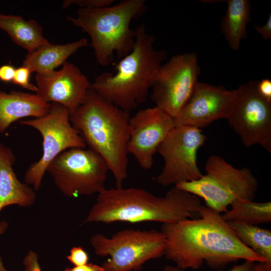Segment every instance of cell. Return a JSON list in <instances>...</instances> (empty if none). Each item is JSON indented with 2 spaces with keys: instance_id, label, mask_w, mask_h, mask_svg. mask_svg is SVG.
<instances>
[{
  "instance_id": "6da1fadb",
  "label": "cell",
  "mask_w": 271,
  "mask_h": 271,
  "mask_svg": "<svg viewBox=\"0 0 271 271\" xmlns=\"http://www.w3.org/2000/svg\"><path fill=\"white\" fill-rule=\"evenodd\" d=\"M198 216L161 225L166 240L164 255L182 271L198 269L205 262L220 269L240 259L266 261L240 241L220 213L201 205Z\"/></svg>"
},
{
  "instance_id": "7a4b0ae2",
  "label": "cell",
  "mask_w": 271,
  "mask_h": 271,
  "mask_svg": "<svg viewBox=\"0 0 271 271\" xmlns=\"http://www.w3.org/2000/svg\"><path fill=\"white\" fill-rule=\"evenodd\" d=\"M201 206L198 197L175 186L163 197L139 188H105L98 194L85 222L173 223L199 215Z\"/></svg>"
},
{
  "instance_id": "3957f363",
  "label": "cell",
  "mask_w": 271,
  "mask_h": 271,
  "mask_svg": "<svg viewBox=\"0 0 271 271\" xmlns=\"http://www.w3.org/2000/svg\"><path fill=\"white\" fill-rule=\"evenodd\" d=\"M129 112L105 100L91 87L84 101L70 115L72 126L88 148L106 163L116 187L127 177Z\"/></svg>"
},
{
  "instance_id": "277c9868",
  "label": "cell",
  "mask_w": 271,
  "mask_h": 271,
  "mask_svg": "<svg viewBox=\"0 0 271 271\" xmlns=\"http://www.w3.org/2000/svg\"><path fill=\"white\" fill-rule=\"evenodd\" d=\"M134 31L133 48L115 64L116 72L101 73L91 83L102 97L128 112L146 100L154 77L167 57L166 51L155 49L156 38L144 24Z\"/></svg>"
},
{
  "instance_id": "5b68a950",
  "label": "cell",
  "mask_w": 271,
  "mask_h": 271,
  "mask_svg": "<svg viewBox=\"0 0 271 271\" xmlns=\"http://www.w3.org/2000/svg\"><path fill=\"white\" fill-rule=\"evenodd\" d=\"M145 0H122L116 5L97 8H80L75 17L67 20L90 38L97 63L110 64L116 54L120 60L131 51L135 31L130 23L146 11Z\"/></svg>"
},
{
  "instance_id": "8992f818",
  "label": "cell",
  "mask_w": 271,
  "mask_h": 271,
  "mask_svg": "<svg viewBox=\"0 0 271 271\" xmlns=\"http://www.w3.org/2000/svg\"><path fill=\"white\" fill-rule=\"evenodd\" d=\"M205 170L206 174L199 179L175 187L202 198L206 206L220 213L226 212L236 200L254 199L258 183L248 168H235L222 158L212 155L206 162Z\"/></svg>"
},
{
  "instance_id": "52a82bcc",
  "label": "cell",
  "mask_w": 271,
  "mask_h": 271,
  "mask_svg": "<svg viewBox=\"0 0 271 271\" xmlns=\"http://www.w3.org/2000/svg\"><path fill=\"white\" fill-rule=\"evenodd\" d=\"M96 254L109 256L102 264L104 271H136L147 261L164 255L166 240L161 231L125 229L111 237L102 234L91 237Z\"/></svg>"
},
{
  "instance_id": "ba28073f",
  "label": "cell",
  "mask_w": 271,
  "mask_h": 271,
  "mask_svg": "<svg viewBox=\"0 0 271 271\" xmlns=\"http://www.w3.org/2000/svg\"><path fill=\"white\" fill-rule=\"evenodd\" d=\"M108 166L97 153L86 148L68 149L56 157L46 172L66 196L98 194L105 188Z\"/></svg>"
},
{
  "instance_id": "9c48e42d",
  "label": "cell",
  "mask_w": 271,
  "mask_h": 271,
  "mask_svg": "<svg viewBox=\"0 0 271 271\" xmlns=\"http://www.w3.org/2000/svg\"><path fill=\"white\" fill-rule=\"evenodd\" d=\"M67 108L51 103L49 112L41 117L22 119L19 124L32 127L43 138V153L41 158L32 163L25 173L24 180L35 190L39 189L49 164L64 151L74 148H86L82 138L70 121Z\"/></svg>"
},
{
  "instance_id": "30bf717a",
  "label": "cell",
  "mask_w": 271,
  "mask_h": 271,
  "mask_svg": "<svg viewBox=\"0 0 271 271\" xmlns=\"http://www.w3.org/2000/svg\"><path fill=\"white\" fill-rule=\"evenodd\" d=\"M194 53L175 55L162 64L151 88V98L155 106L176 117L191 98L200 69Z\"/></svg>"
},
{
  "instance_id": "8fae6325",
  "label": "cell",
  "mask_w": 271,
  "mask_h": 271,
  "mask_svg": "<svg viewBox=\"0 0 271 271\" xmlns=\"http://www.w3.org/2000/svg\"><path fill=\"white\" fill-rule=\"evenodd\" d=\"M206 139L200 128L175 126L158 149L164 163L156 182L164 186H175L200 178L203 174L197 166V153Z\"/></svg>"
},
{
  "instance_id": "7c38bea8",
  "label": "cell",
  "mask_w": 271,
  "mask_h": 271,
  "mask_svg": "<svg viewBox=\"0 0 271 271\" xmlns=\"http://www.w3.org/2000/svg\"><path fill=\"white\" fill-rule=\"evenodd\" d=\"M249 81L237 88V95L227 118L229 125L246 147L258 145L271 153V101Z\"/></svg>"
},
{
  "instance_id": "4fadbf2b",
  "label": "cell",
  "mask_w": 271,
  "mask_h": 271,
  "mask_svg": "<svg viewBox=\"0 0 271 271\" xmlns=\"http://www.w3.org/2000/svg\"><path fill=\"white\" fill-rule=\"evenodd\" d=\"M174 127L173 118L156 106L139 110L129 119L128 154L142 169H150L154 155Z\"/></svg>"
},
{
  "instance_id": "5bb4252c",
  "label": "cell",
  "mask_w": 271,
  "mask_h": 271,
  "mask_svg": "<svg viewBox=\"0 0 271 271\" xmlns=\"http://www.w3.org/2000/svg\"><path fill=\"white\" fill-rule=\"evenodd\" d=\"M237 95V89L198 82L188 102L174 119L175 126L201 129L220 118L227 119Z\"/></svg>"
},
{
  "instance_id": "9a60e30c",
  "label": "cell",
  "mask_w": 271,
  "mask_h": 271,
  "mask_svg": "<svg viewBox=\"0 0 271 271\" xmlns=\"http://www.w3.org/2000/svg\"><path fill=\"white\" fill-rule=\"evenodd\" d=\"M38 94L45 101L57 103L71 114L85 100L91 83L80 69L66 61L59 70L50 75L36 74Z\"/></svg>"
},
{
  "instance_id": "2e32d148",
  "label": "cell",
  "mask_w": 271,
  "mask_h": 271,
  "mask_svg": "<svg viewBox=\"0 0 271 271\" xmlns=\"http://www.w3.org/2000/svg\"><path fill=\"white\" fill-rule=\"evenodd\" d=\"M51 103L38 94L15 90L8 93L0 91V133L14 122L26 117H41L47 114Z\"/></svg>"
},
{
  "instance_id": "e0dca14e",
  "label": "cell",
  "mask_w": 271,
  "mask_h": 271,
  "mask_svg": "<svg viewBox=\"0 0 271 271\" xmlns=\"http://www.w3.org/2000/svg\"><path fill=\"white\" fill-rule=\"evenodd\" d=\"M16 160L13 150L0 142V213L7 206L28 207L36 201L35 190L16 176L13 167Z\"/></svg>"
},
{
  "instance_id": "ac0fdd59",
  "label": "cell",
  "mask_w": 271,
  "mask_h": 271,
  "mask_svg": "<svg viewBox=\"0 0 271 271\" xmlns=\"http://www.w3.org/2000/svg\"><path fill=\"white\" fill-rule=\"evenodd\" d=\"M87 45L85 38L62 45L50 43L28 53L22 65L28 68L32 73L49 75L55 68L66 62L71 55Z\"/></svg>"
},
{
  "instance_id": "d6986e66",
  "label": "cell",
  "mask_w": 271,
  "mask_h": 271,
  "mask_svg": "<svg viewBox=\"0 0 271 271\" xmlns=\"http://www.w3.org/2000/svg\"><path fill=\"white\" fill-rule=\"evenodd\" d=\"M0 28L28 53L50 43L44 37L41 26L33 19L26 20L20 16L0 13Z\"/></svg>"
},
{
  "instance_id": "ffe728a7",
  "label": "cell",
  "mask_w": 271,
  "mask_h": 271,
  "mask_svg": "<svg viewBox=\"0 0 271 271\" xmlns=\"http://www.w3.org/2000/svg\"><path fill=\"white\" fill-rule=\"evenodd\" d=\"M226 14L221 24V31L229 47L237 51L242 40L247 36L246 27L250 21L251 2L248 0H227Z\"/></svg>"
},
{
  "instance_id": "44dd1931",
  "label": "cell",
  "mask_w": 271,
  "mask_h": 271,
  "mask_svg": "<svg viewBox=\"0 0 271 271\" xmlns=\"http://www.w3.org/2000/svg\"><path fill=\"white\" fill-rule=\"evenodd\" d=\"M231 209L222 215L226 222L236 221L257 225L271 221V202H255L240 199L231 204Z\"/></svg>"
},
{
  "instance_id": "7402d4cb",
  "label": "cell",
  "mask_w": 271,
  "mask_h": 271,
  "mask_svg": "<svg viewBox=\"0 0 271 271\" xmlns=\"http://www.w3.org/2000/svg\"><path fill=\"white\" fill-rule=\"evenodd\" d=\"M227 223L242 244L271 262L270 230L236 221Z\"/></svg>"
},
{
  "instance_id": "603a6c76",
  "label": "cell",
  "mask_w": 271,
  "mask_h": 271,
  "mask_svg": "<svg viewBox=\"0 0 271 271\" xmlns=\"http://www.w3.org/2000/svg\"><path fill=\"white\" fill-rule=\"evenodd\" d=\"M31 74L28 68L22 65L16 69L12 82L24 89L34 91L35 93H37V87L30 81Z\"/></svg>"
},
{
  "instance_id": "cb8c5ba5",
  "label": "cell",
  "mask_w": 271,
  "mask_h": 271,
  "mask_svg": "<svg viewBox=\"0 0 271 271\" xmlns=\"http://www.w3.org/2000/svg\"><path fill=\"white\" fill-rule=\"evenodd\" d=\"M114 2V0H67L63 1L62 8L76 5L80 8H97L110 6Z\"/></svg>"
},
{
  "instance_id": "d4e9b609",
  "label": "cell",
  "mask_w": 271,
  "mask_h": 271,
  "mask_svg": "<svg viewBox=\"0 0 271 271\" xmlns=\"http://www.w3.org/2000/svg\"><path fill=\"white\" fill-rule=\"evenodd\" d=\"M66 258L75 266L84 265L88 263L89 260L88 253L81 246L72 247Z\"/></svg>"
},
{
  "instance_id": "484cf974",
  "label": "cell",
  "mask_w": 271,
  "mask_h": 271,
  "mask_svg": "<svg viewBox=\"0 0 271 271\" xmlns=\"http://www.w3.org/2000/svg\"><path fill=\"white\" fill-rule=\"evenodd\" d=\"M24 269L22 271H42L37 253L30 250L23 260Z\"/></svg>"
},
{
  "instance_id": "4316f807",
  "label": "cell",
  "mask_w": 271,
  "mask_h": 271,
  "mask_svg": "<svg viewBox=\"0 0 271 271\" xmlns=\"http://www.w3.org/2000/svg\"><path fill=\"white\" fill-rule=\"evenodd\" d=\"M16 68L12 65L7 64L0 67V80L3 82H12Z\"/></svg>"
},
{
  "instance_id": "83f0119b",
  "label": "cell",
  "mask_w": 271,
  "mask_h": 271,
  "mask_svg": "<svg viewBox=\"0 0 271 271\" xmlns=\"http://www.w3.org/2000/svg\"><path fill=\"white\" fill-rule=\"evenodd\" d=\"M257 87L260 94L271 101V80L269 79H263L258 82Z\"/></svg>"
},
{
  "instance_id": "f1b7e54d",
  "label": "cell",
  "mask_w": 271,
  "mask_h": 271,
  "mask_svg": "<svg viewBox=\"0 0 271 271\" xmlns=\"http://www.w3.org/2000/svg\"><path fill=\"white\" fill-rule=\"evenodd\" d=\"M255 30L260 35L264 40L271 39V14L268 16L265 24L262 26L254 25Z\"/></svg>"
},
{
  "instance_id": "f546056e",
  "label": "cell",
  "mask_w": 271,
  "mask_h": 271,
  "mask_svg": "<svg viewBox=\"0 0 271 271\" xmlns=\"http://www.w3.org/2000/svg\"><path fill=\"white\" fill-rule=\"evenodd\" d=\"M63 271H104L102 265L89 263L84 265L66 267Z\"/></svg>"
},
{
  "instance_id": "4dcf8cb0",
  "label": "cell",
  "mask_w": 271,
  "mask_h": 271,
  "mask_svg": "<svg viewBox=\"0 0 271 271\" xmlns=\"http://www.w3.org/2000/svg\"><path fill=\"white\" fill-rule=\"evenodd\" d=\"M255 262V261L246 260L243 263L235 265L228 270L220 268L215 271H251Z\"/></svg>"
},
{
  "instance_id": "1f68e13d",
  "label": "cell",
  "mask_w": 271,
  "mask_h": 271,
  "mask_svg": "<svg viewBox=\"0 0 271 271\" xmlns=\"http://www.w3.org/2000/svg\"><path fill=\"white\" fill-rule=\"evenodd\" d=\"M251 271H271V262H255Z\"/></svg>"
},
{
  "instance_id": "d6a6232c",
  "label": "cell",
  "mask_w": 271,
  "mask_h": 271,
  "mask_svg": "<svg viewBox=\"0 0 271 271\" xmlns=\"http://www.w3.org/2000/svg\"><path fill=\"white\" fill-rule=\"evenodd\" d=\"M9 224L6 221H0V235L6 232L8 228ZM0 271H8L5 267L2 258L0 256Z\"/></svg>"
},
{
  "instance_id": "836d02e7",
  "label": "cell",
  "mask_w": 271,
  "mask_h": 271,
  "mask_svg": "<svg viewBox=\"0 0 271 271\" xmlns=\"http://www.w3.org/2000/svg\"><path fill=\"white\" fill-rule=\"evenodd\" d=\"M163 271H182L181 269L177 267L176 266H171L169 265H166L164 268Z\"/></svg>"
}]
</instances>
